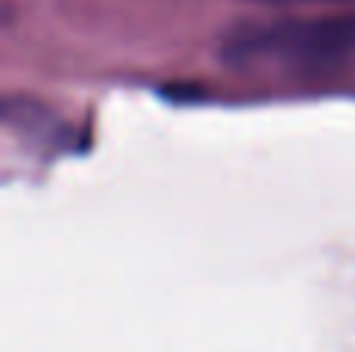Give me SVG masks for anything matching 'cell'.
<instances>
[{
	"mask_svg": "<svg viewBox=\"0 0 355 352\" xmlns=\"http://www.w3.org/2000/svg\"><path fill=\"white\" fill-rule=\"evenodd\" d=\"M221 62L246 72H334L355 66V12L250 22L218 44Z\"/></svg>",
	"mask_w": 355,
	"mask_h": 352,
	"instance_id": "1",
	"label": "cell"
},
{
	"mask_svg": "<svg viewBox=\"0 0 355 352\" xmlns=\"http://www.w3.org/2000/svg\"><path fill=\"white\" fill-rule=\"evenodd\" d=\"M262 3H327V0H262Z\"/></svg>",
	"mask_w": 355,
	"mask_h": 352,
	"instance_id": "2",
	"label": "cell"
}]
</instances>
